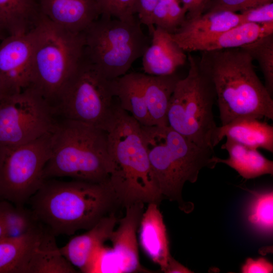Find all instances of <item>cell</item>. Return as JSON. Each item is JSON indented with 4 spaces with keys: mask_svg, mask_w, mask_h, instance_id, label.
Masks as SVG:
<instances>
[{
    "mask_svg": "<svg viewBox=\"0 0 273 273\" xmlns=\"http://www.w3.org/2000/svg\"><path fill=\"white\" fill-rule=\"evenodd\" d=\"M187 60L188 75L178 81L170 100L168 125L198 146L213 150L218 128L212 110L215 93L198 60L190 54Z\"/></svg>",
    "mask_w": 273,
    "mask_h": 273,
    "instance_id": "8",
    "label": "cell"
},
{
    "mask_svg": "<svg viewBox=\"0 0 273 273\" xmlns=\"http://www.w3.org/2000/svg\"><path fill=\"white\" fill-rule=\"evenodd\" d=\"M225 142L221 149L228 154L227 159L214 157L217 164L222 163L235 170L246 179L254 178L265 174L272 175L273 162L265 157L256 149L239 143L230 138H225Z\"/></svg>",
    "mask_w": 273,
    "mask_h": 273,
    "instance_id": "20",
    "label": "cell"
},
{
    "mask_svg": "<svg viewBox=\"0 0 273 273\" xmlns=\"http://www.w3.org/2000/svg\"><path fill=\"white\" fill-rule=\"evenodd\" d=\"M51 131L17 146H0V200L24 205L44 181Z\"/></svg>",
    "mask_w": 273,
    "mask_h": 273,
    "instance_id": "10",
    "label": "cell"
},
{
    "mask_svg": "<svg viewBox=\"0 0 273 273\" xmlns=\"http://www.w3.org/2000/svg\"><path fill=\"white\" fill-rule=\"evenodd\" d=\"M243 23L262 24L273 22V3H268L240 12Z\"/></svg>",
    "mask_w": 273,
    "mask_h": 273,
    "instance_id": "31",
    "label": "cell"
},
{
    "mask_svg": "<svg viewBox=\"0 0 273 273\" xmlns=\"http://www.w3.org/2000/svg\"><path fill=\"white\" fill-rule=\"evenodd\" d=\"M28 202L38 222L52 234L88 230L120 204L109 180L44 179Z\"/></svg>",
    "mask_w": 273,
    "mask_h": 273,
    "instance_id": "2",
    "label": "cell"
},
{
    "mask_svg": "<svg viewBox=\"0 0 273 273\" xmlns=\"http://www.w3.org/2000/svg\"><path fill=\"white\" fill-rule=\"evenodd\" d=\"M40 12L56 25L75 33L84 31L101 15L96 0H38Z\"/></svg>",
    "mask_w": 273,
    "mask_h": 273,
    "instance_id": "15",
    "label": "cell"
},
{
    "mask_svg": "<svg viewBox=\"0 0 273 273\" xmlns=\"http://www.w3.org/2000/svg\"><path fill=\"white\" fill-rule=\"evenodd\" d=\"M248 220L258 229L270 233L273 228L272 191L256 194L250 204Z\"/></svg>",
    "mask_w": 273,
    "mask_h": 273,
    "instance_id": "28",
    "label": "cell"
},
{
    "mask_svg": "<svg viewBox=\"0 0 273 273\" xmlns=\"http://www.w3.org/2000/svg\"><path fill=\"white\" fill-rule=\"evenodd\" d=\"M108 134L113 164L109 181L120 204L159 205L162 198L143 140L141 125L118 103Z\"/></svg>",
    "mask_w": 273,
    "mask_h": 273,
    "instance_id": "5",
    "label": "cell"
},
{
    "mask_svg": "<svg viewBox=\"0 0 273 273\" xmlns=\"http://www.w3.org/2000/svg\"><path fill=\"white\" fill-rule=\"evenodd\" d=\"M33 42V28L0 41V81L9 95L30 86Z\"/></svg>",
    "mask_w": 273,
    "mask_h": 273,
    "instance_id": "13",
    "label": "cell"
},
{
    "mask_svg": "<svg viewBox=\"0 0 273 273\" xmlns=\"http://www.w3.org/2000/svg\"><path fill=\"white\" fill-rule=\"evenodd\" d=\"M272 1L273 0H210L204 13L218 11L241 12Z\"/></svg>",
    "mask_w": 273,
    "mask_h": 273,
    "instance_id": "30",
    "label": "cell"
},
{
    "mask_svg": "<svg viewBox=\"0 0 273 273\" xmlns=\"http://www.w3.org/2000/svg\"><path fill=\"white\" fill-rule=\"evenodd\" d=\"M112 167L107 131L58 119L51 131V155L44 168V179L70 177L105 182L109 180Z\"/></svg>",
    "mask_w": 273,
    "mask_h": 273,
    "instance_id": "4",
    "label": "cell"
},
{
    "mask_svg": "<svg viewBox=\"0 0 273 273\" xmlns=\"http://www.w3.org/2000/svg\"><path fill=\"white\" fill-rule=\"evenodd\" d=\"M239 14L229 11L206 12L193 19H186L173 33L172 39L184 51L193 44L242 24Z\"/></svg>",
    "mask_w": 273,
    "mask_h": 273,
    "instance_id": "16",
    "label": "cell"
},
{
    "mask_svg": "<svg viewBox=\"0 0 273 273\" xmlns=\"http://www.w3.org/2000/svg\"><path fill=\"white\" fill-rule=\"evenodd\" d=\"M260 120L253 117H244L218 126L217 144L224 138H229L249 147L261 148L272 153L273 127Z\"/></svg>",
    "mask_w": 273,
    "mask_h": 273,
    "instance_id": "19",
    "label": "cell"
},
{
    "mask_svg": "<svg viewBox=\"0 0 273 273\" xmlns=\"http://www.w3.org/2000/svg\"><path fill=\"white\" fill-rule=\"evenodd\" d=\"M40 15L38 0H0V27L8 35L30 31Z\"/></svg>",
    "mask_w": 273,
    "mask_h": 273,
    "instance_id": "26",
    "label": "cell"
},
{
    "mask_svg": "<svg viewBox=\"0 0 273 273\" xmlns=\"http://www.w3.org/2000/svg\"><path fill=\"white\" fill-rule=\"evenodd\" d=\"M150 35V43L142 57L144 73L155 76L174 73L188 59L185 51L160 27H155Z\"/></svg>",
    "mask_w": 273,
    "mask_h": 273,
    "instance_id": "17",
    "label": "cell"
},
{
    "mask_svg": "<svg viewBox=\"0 0 273 273\" xmlns=\"http://www.w3.org/2000/svg\"><path fill=\"white\" fill-rule=\"evenodd\" d=\"M139 226L140 243L143 250L164 271L171 255L166 226L158 205L148 204L143 213Z\"/></svg>",
    "mask_w": 273,
    "mask_h": 273,
    "instance_id": "18",
    "label": "cell"
},
{
    "mask_svg": "<svg viewBox=\"0 0 273 273\" xmlns=\"http://www.w3.org/2000/svg\"><path fill=\"white\" fill-rule=\"evenodd\" d=\"M198 65L214 90L221 125L244 117L273 119V100L242 48L202 51Z\"/></svg>",
    "mask_w": 273,
    "mask_h": 273,
    "instance_id": "1",
    "label": "cell"
},
{
    "mask_svg": "<svg viewBox=\"0 0 273 273\" xmlns=\"http://www.w3.org/2000/svg\"><path fill=\"white\" fill-rule=\"evenodd\" d=\"M9 202L0 200V240L9 237L8 219Z\"/></svg>",
    "mask_w": 273,
    "mask_h": 273,
    "instance_id": "35",
    "label": "cell"
},
{
    "mask_svg": "<svg viewBox=\"0 0 273 273\" xmlns=\"http://www.w3.org/2000/svg\"><path fill=\"white\" fill-rule=\"evenodd\" d=\"M101 12V15L120 20L134 18L139 0H96Z\"/></svg>",
    "mask_w": 273,
    "mask_h": 273,
    "instance_id": "29",
    "label": "cell"
},
{
    "mask_svg": "<svg viewBox=\"0 0 273 273\" xmlns=\"http://www.w3.org/2000/svg\"><path fill=\"white\" fill-rule=\"evenodd\" d=\"M8 35L7 33L0 27V41Z\"/></svg>",
    "mask_w": 273,
    "mask_h": 273,
    "instance_id": "38",
    "label": "cell"
},
{
    "mask_svg": "<svg viewBox=\"0 0 273 273\" xmlns=\"http://www.w3.org/2000/svg\"><path fill=\"white\" fill-rule=\"evenodd\" d=\"M118 221L114 212L103 217L86 232L73 237L60 248L61 253L74 267L88 273L96 254L109 239Z\"/></svg>",
    "mask_w": 273,
    "mask_h": 273,
    "instance_id": "14",
    "label": "cell"
},
{
    "mask_svg": "<svg viewBox=\"0 0 273 273\" xmlns=\"http://www.w3.org/2000/svg\"><path fill=\"white\" fill-rule=\"evenodd\" d=\"M54 108L31 87L0 101V146L27 143L51 132L58 118Z\"/></svg>",
    "mask_w": 273,
    "mask_h": 273,
    "instance_id": "11",
    "label": "cell"
},
{
    "mask_svg": "<svg viewBox=\"0 0 273 273\" xmlns=\"http://www.w3.org/2000/svg\"><path fill=\"white\" fill-rule=\"evenodd\" d=\"M256 60L263 73L264 85L272 96L273 93V34L262 36L241 47Z\"/></svg>",
    "mask_w": 273,
    "mask_h": 273,
    "instance_id": "27",
    "label": "cell"
},
{
    "mask_svg": "<svg viewBox=\"0 0 273 273\" xmlns=\"http://www.w3.org/2000/svg\"><path fill=\"white\" fill-rule=\"evenodd\" d=\"M115 97L120 108L141 125L152 126L144 91V73L131 72L113 80Z\"/></svg>",
    "mask_w": 273,
    "mask_h": 273,
    "instance_id": "21",
    "label": "cell"
},
{
    "mask_svg": "<svg viewBox=\"0 0 273 273\" xmlns=\"http://www.w3.org/2000/svg\"><path fill=\"white\" fill-rule=\"evenodd\" d=\"M165 273H190L193 272L187 267L179 263L171 255L169 258L167 266L163 271Z\"/></svg>",
    "mask_w": 273,
    "mask_h": 273,
    "instance_id": "36",
    "label": "cell"
},
{
    "mask_svg": "<svg viewBox=\"0 0 273 273\" xmlns=\"http://www.w3.org/2000/svg\"><path fill=\"white\" fill-rule=\"evenodd\" d=\"M179 79L175 73L162 76L144 73L146 103L152 125H168L167 113L169 102Z\"/></svg>",
    "mask_w": 273,
    "mask_h": 273,
    "instance_id": "23",
    "label": "cell"
},
{
    "mask_svg": "<svg viewBox=\"0 0 273 273\" xmlns=\"http://www.w3.org/2000/svg\"><path fill=\"white\" fill-rule=\"evenodd\" d=\"M33 31L29 87L55 110L65 86L83 56V34L56 25L41 13Z\"/></svg>",
    "mask_w": 273,
    "mask_h": 273,
    "instance_id": "6",
    "label": "cell"
},
{
    "mask_svg": "<svg viewBox=\"0 0 273 273\" xmlns=\"http://www.w3.org/2000/svg\"><path fill=\"white\" fill-rule=\"evenodd\" d=\"M158 0H139L136 15L142 24L148 28L150 34L155 28L151 18L153 11Z\"/></svg>",
    "mask_w": 273,
    "mask_h": 273,
    "instance_id": "32",
    "label": "cell"
},
{
    "mask_svg": "<svg viewBox=\"0 0 273 273\" xmlns=\"http://www.w3.org/2000/svg\"><path fill=\"white\" fill-rule=\"evenodd\" d=\"M273 34V22L244 23L192 45L188 52L209 51L241 48L258 38Z\"/></svg>",
    "mask_w": 273,
    "mask_h": 273,
    "instance_id": "22",
    "label": "cell"
},
{
    "mask_svg": "<svg viewBox=\"0 0 273 273\" xmlns=\"http://www.w3.org/2000/svg\"><path fill=\"white\" fill-rule=\"evenodd\" d=\"M137 16L120 20L101 15L84 31V54L107 78L121 77L142 57L151 42Z\"/></svg>",
    "mask_w": 273,
    "mask_h": 273,
    "instance_id": "7",
    "label": "cell"
},
{
    "mask_svg": "<svg viewBox=\"0 0 273 273\" xmlns=\"http://www.w3.org/2000/svg\"><path fill=\"white\" fill-rule=\"evenodd\" d=\"M113 80L106 78L84 54L55 109L57 116L108 132L118 106L114 101Z\"/></svg>",
    "mask_w": 273,
    "mask_h": 273,
    "instance_id": "9",
    "label": "cell"
},
{
    "mask_svg": "<svg viewBox=\"0 0 273 273\" xmlns=\"http://www.w3.org/2000/svg\"><path fill=\"white\" fill-rule=\"evenodd\" d=\"M46 229L0 240V273H24L29 257Z\"/></svg>",
    "mask_w": 273,
    "mask_h": 273,
    "instance_id": "24",
    "label": "cell"
},
{
    "mask_svg": "<svg viewBox=\"0 0 273 273\" xmlns=\"http://www.w3.org/2000/svg\"><path fill=\"white\" fill-rule=\"evenodd\" d=\"M141 129L162 199L176 201L181 210L191 212L194 205L183 200V187L187 181L195 183L203 168H214V150L198 146L168 125H141Z\"/></svg>",
    "mask_w": 273,
    "mask_h": 273,
    "instance_id": "3",
    "label": "cell"
},
{
    "mask_svg": "<svg viewBox=\"0 0 273 273\" xmlns=\"http://www.w3.org/2000/svg\"><path fill=\"white\" fill-rule=\"evenodd\" d=\"M210 0H180L187 10L186 19H191L203 14Z\"/></svg>",
    "mask_w": 273,
    "mask_h": 273,
    "instance_id": "34",
    "label": "cell"
},
{
    "mask_svg": "<svg viewBox=\"0 0 273 273\" xmlns=\"http://www.w3.org/2000/svg\"><path fill=\"white\" fill-rule=\"evenodd\" d=\"M243 273H271L273 265L267 259L260 257L256 259L249 258L241 268Z\"/></svg>",
    "mask_w": 273,
    "mask_h": 273,
    "instance_id": "33",
    "label": "cell"
},
{
    "mask_svg": "<svg viewBox=\"0 0 273 273\" xmlns=\"http://www.w3.org/2000/svg\"><path fill=\"white\" fill-rule=\"evenodd\" d=\"M55 237L45 230L29 257L24 273L77 272L61 253Z\"/></svg>",
    "mask_w": 273,
    "mask_h": 273,
    "instance_id": "25",
    "label": "cell"
},
{
    "mask_svg": "<svg viewBox=\"0 0 273 273\" xmlns=\"http://www.w3.org/2000/svg\"><path fill=\"white\" fill-rule=\"evenodd\" d=\"M144 203L127 205L125 214L118 220L119 225L110 240L112 248L104 245L96 254L88 273L150 272L140 264L136 231L144 212Z\"/></svg>",
    "mask_w": 273,
    "mask_h": 273,
    "instance_id": "12",
    "label": "cell"
},
{
    "mask_svg": "<svg viewBox=\"0 0 273 273\" xmlns=\"http://www.w3.org/2000/svg\"><path fill=\"white\" fill-rule=\"evenodd\" d=\"M9 95L0 81V101L7 95Z\"/></svg>",
    "mask_w": 273,
    "mask_h": 273,
    "instance_id": "37",
    "label": "cell"
}]
</instances>
